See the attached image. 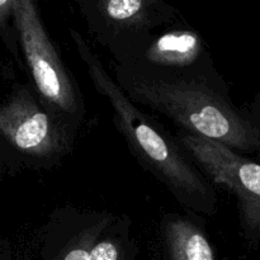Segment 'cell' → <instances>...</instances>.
Segmentation results:
<instances>
[{"label": "cell", "mask_w": 260, "mask_h": 260, "mask_svg": "<svg viewBox=\"0 0 260 260\" xmlns=\"http://www.w3.org/2000/svg\"><path fill=\"white\" fill-rule=\"evenodd\" d=\"M14 20L36 93L78 135L85 117L83 95L46 30L36 3L15 2Z\"/></svg>", "instance_id": "cell-3"}, {"label": "cell", "mask_w": 260, "mask_h": 260, "mask_svg": "<svg viewBox=\"0 0 260 260\" xmlns=\"http://www.w3.org/2000/svg\"><path fill=\"white\" fill-rule=\"evenodd\" d=\"M114 65L152 71H183L216 68L203 38L183 22L161 28Z\"/></svg>", "instance_id": "cell-7"}, {"label": "cell", "mask_w": 260, "mask_h": 260, "mask_svg": "<svg viewBox=\"0 0 260 260\" xmlns=\"http://www.w3.org/2000/svg\"><path fill=\"white\" fill-rule=\"evenodd\" d=\"M94 40L118 61L161 28L180 22L175 8L161 0H78Z\"/></svg>", "instance_id": "cell-5"}, {"label": "cell", "mask_w": 260, "mask_h": 260, "mask_svg": "<svg viewBox=\"0 0 260 260\" xmlns=\"http://www.w3.org/2000/svg\"><path fill=\"white\" fill-rule=\"evenodd\" d=\"M161 239L172 260H216L207 233L189 215H165Z\"/></svg>", "instance_id": "cell-8"}, {"label": "cell", "mask_w": 260, "mask_h": 260, "mask_svg": "<svg viewBox=\"0 0 260 260\" xmlns=\"http://www.w3.org/2000/svg\"><path fill=\"white\" fill-rule=\"evenodd\" d=\"M0 129L20 154L45 168L62 161L76 137L37 93L25 88L18 89L0 108Z\"/></svg>", "instance_id": "cell-6"}, {"label": "cell", "mask_w": 260, "mask_h": 260, "mask_svg": "<svg viewBox=\"0 0 260 260\" xmlns=\"http://www.w3.org/2000/svg\"><path fill=\"white\" fill-rule=\"evenodd\" d=\"M175 139L210 183L236 198L244 239L251 245L260 244V162L220 142L180 129Z\"/></svg>", "instance_id": "cell-4"}, {"label": "cell", "mask_w": 260, "mask_h": 260, "mask_svg": "<svg viewBox=\"0 0 260 260\" xmlns=\"http://www.w3.org/2000/svg\"><path fill=\"white\" fill-rule=\"evenodd\" d=\"M70 36L89 79L113 109L114 126L139 164L189 212L215 215L217 211L215 188L177 139L127 96L79 30L71 28Z\"/></svg>", "instance_id": "cell-2"}, {"label": "cell", "mask_w": 260, "mask_h": 260, "mask_svg": "<svg viewBox=\"0 0 260 260\" xmlns=\"http://www.w3.org/2000/svg\"><path fill=\"white\" fill-rule=\"evenodd\" d=\"M248 113L250 114L251 119H253L254 124H255V127L258 128L259 134H260V89L258 90V93H256L255 98H254L253 103H251L250 106V109L248 111ZM260 155V152H259Z\"/></svg>", "instance_id": "cell-9"}, {"label": "cell", "mask_w": 260, "mask_h": 260, "mask_svg": "<svg viewBox=\"0 0 260 260\" xmlns=\"http://www.w3.org/2000/svg\"><path fill=\"white\" fill-rule=\"evenodd\" d=\"M113 78L137 106L162 114L193 136L241 154L260 152V134L250 114L235 106L217 69L152 71L114 65Z\"/></svg>", "instance_id": "cell-1"}]
</instances>
